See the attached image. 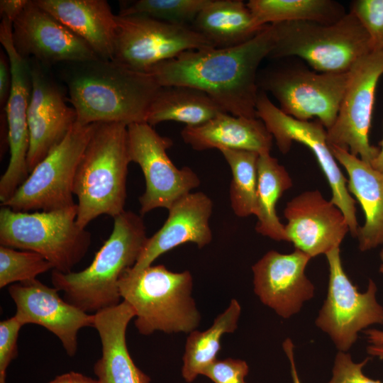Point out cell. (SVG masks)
I'll use <instances>...</instances> for the list:
<instances>
[{"label": "cell", "instance_id": "1", "mask_svg": "<svg viewBox=\"0 0 383 383\" xmlns=\"http://www.w3.org/2000/svg\"><path fill=\"white\" fill-rule=\"evenodd\" d=\"M272 24L250 40L230 48L188 50L148 70L161 86H187L206 93L226 112L256 117L259 67L274 45Z\"/></svg>", "mask_w": 383, "mask_h": 383}, {"label": "cell", "instance_id": "2", "mask_svg": "<svg viewBox=\"0 0 383 383\" xmlns=\"http://www.w3.org/2000/svg\"><path fill=\"white\" fill-rule=\"evenodd\" d=\"M73 64L66 82L77 123L145 122L161 87L152 75L108 60Z\"/></svg>", "mask_w": 383, "mask_h": 383}, {"label": "cell", "instance_id": "3", "mask_svg": "<svg viewBox=\"0 0 383 383\" xmlns=\"http://www.w3.org/2000/svg\"><path fill=\"white\" fill-rule=\"evenodd\" d=\"M113 219L111 235L87 268L77 272H52L53 287L63 292L64 299L86 313L121 303L119 279L135 265L148 238L140 215L124 211Z\"/></svg>", "mask_w": 383, "mask_h": 383}, {"label": "cell", "instance_id": "4", "mask_svg": "<svg viewBox=\"0 0 383 383\" xmlns=\"http://www.w3.org/2000/svg\"><path fill=\"white\" fill-rule=\"evenodd\" d=\"M130 162L127 126L95 123L74 182L79 226L86 228L101 215L114 218L125 211Z\"/></svg>", "mask_w": 383, "mask_h": 383}, {"label": "cell", "instance_id": "5", "mask_svg": "<svg viewBox=\"0 0 383 383\" xmlns=\"http://www.w3.org/2000/svg\"><path fill=\"white\" fill-rule=\"evenodd\" d=\"M118 287L121 299L135 313V326L141 335L189 333L199 326L201 315L192 297L189 271L174 272L163 265L140 271L131 267L120 278Z\"/></svg>", "mask_w": 383, "mask_h": 383}, {"label": "cell", "instance_id": "6", "mask_svg": "<svg viewBox=\"0 0 383 383\" xmlns=\"http://www.w3.org/2000/svg\"><path fill=\"white\" fill-rule=\"evenodd\" d=\"M272 25L275 41L267 58L297 57L318 72H348L373 50L367 33L350 11L331 24L290 21Z\"/></svg>", "mask_w": 383, "mask_h": 383}, {"label": "cell", "instance_id": "7", "mask_svg": "<svg viewBox=\"0 0 383 383\" xmlns=\"http://www.w3.org/2000/svg\"><path fill=\"white\" fill-rule=\"evenodd\" d=\"M77 216V204L62 209L32 213L1 206L0 244L37 252L54 270L71 272L91 244L90 233L79 226Z\"/></svg>", "mask_w": 383, "mask_h": 383}, {"label": "cell", "instance_id": "8", "mask_svg": "<svg viewBox=\"0 0 383 383\" xmlns=\"http://www.w3.org/2000/svg\"><path fill=\"white\" fill-rule=\"evenodd\" d=\"M350 72L321 73L301 65L273 67L258 73L259 89L270 92L279 109L300 121L316 118L326 128L334 123Z\"/></svg>", "mask_w": 383, "mask_h": 383}, {"label": "cell", "instance_id": "9", "mask_svg": "<svg viewBox=\"0 0 383 383\" xmlns=\"http://www.w3.org/2000/svg\"><path fill=\"white\" fill-rule=\"evenodd\" d=\"M94 126L75 123L62 141L35 167L13 196L1 205L23 212L74 206L75 174Z\"/></svg>", "mask_w": 383, "mask_h": 383}, {"label": "cell", "instance_id": "10", "mask_svg": "<svg viewBox=\"0 0 383 383\" xmlns=\"http://www.w3.org/2000/svg\"><path fill=\"white\" fill-rule=\"evenodd\" d=\"M329 280L326 298L316 326L331 338L338 351L348 352L358 333L372 325H383V306L377 299V285L370 279L360 292L343 270L340 248L326 254Z\"/></svg>", "mask_w": 383, "mask_h": 383}, {"label": "cell", "instance_id": "11", "mask_svg": "<svg viewBox=\"0 0 383 383\" xmlns=\"http://www.w3.org/2000/svg\"><path fill=\"white\" fill-rule=\"evenodd\" d=\"M117 28L112 61L148 72L155 65L183 52L214 47L193 28L147 16L116 15Z\"/></svg>", "mask_w": 383, "mask_h": 383}, {"label": "cell", "instance_id": "12", "mask_svg": "<svg viewBox=\"0 0 383 383\" xmlns=\"http://www.w3.org/2000/svg\"><path fill=\"white\" fill-rule=\"evenodd\" d=\"M131 162L137 163L143 173L145 189L139 197L140 214L165 208L167 210L179 199L198 187L200 179L190 167L178 168L167 154L172 140L157 133L146 122L127 126Z\"/></svg>", "mask_w": 383, "mask_h": 383}, {"label": "cell", "instance_id": "13", "mask_svg": "<svg viewBox=\"0 0 383 383\" xmlns=\"http://www.w3.org/2000/svg\"><path fill=\"white\" fill-rule=\"evenodd\" d=\"M256 117L264 123L282 153L289 151L293 141L302 143L311 150L331 189V202L342 211L349 232L357 238L360 226L356 216V201L350 194L348 180L331 152L326 128L317 120L300 121L284 113L260 90L256 103Z\"/></svg>", "mask_w": 383, "mask_h": 383}, {"label": "cell", "instance_id": "14", "mask_svg": "<svg viewBox=\"0 0 383 383\" xmlns=\"http://www.w3.org/2000/svg\"><path fill=\"white\" fill-rule=\"evenodd\" d=\"M383 74V50H374L350 70L337 118L327 130L329 145L347 150L372 164L379 149L370 143L377 82Z\"/></svg>", "mask_w": 383, "mask_h": 383}, {"label": "cell", "instance_id": "15", "mask_svg": "<svg viewBox=\"0 0 383 383\" xmlns=\"http://www.w3.org/2000/svg\"><path fill=\"white\" fill-rule=\"evenodd\" d=\"M0 42L8 55L11 71V87L6 104L10 158L0 179L2 204L13 196L29 175L28 111L32 86L29 60L16 50L12 38V22L5 17H2L0 25Z\"/></svg>", "mask_w": 383, "mask_h": 383}, {"label": "cell", "instance_id": "16", "mask_svg": "<svg viewBox=\"0 0 383 383\" xmlns=\"http://www.w3.org/2000/svg\"><path fill=\"white\" fill-rule=\"evenodd\" d=\"M18 53L45 67L59 62L79 63L100 59L91 47L48 12L28 0L12 23Z\"/></svg>", "mask_w": 383, "mask_h": 383}, {"label": "cell", "instance_id": "17", "mask_svg": "<svg viewBox=\"0 0 383 383\" xmlns=\"http://www.w3.org/2000/svg\"><path fill=\"white\" fill-rule=\"evenodd\" d=\"M29 61L31 96L28 111L30 145L27 156L30 172L62 140L77 121V113L68 106L57 84L34 59Z\"/></svg>", "mask_w": 383, "mask_h": 383}, {"label": "cell", "instance_id": "18", "mask_svg": "<svg viewBox=\"0 0 383 383\" xmlns=\"http://www.w3.org/2000/svg\"><path fill=\"white\" fill-rule=\"evenodd\" d=\"M8 292L16 306L14 316L24 326H41L55 335L67 354L77 352V335L84 327H94V314H89L62 299L58 290L38 279L11 284Z\"/></svg>", "mask_w": 383, "mask_h": 383}, {"label": "cell", "instance_id": "19", "mask_svg": "<svg viewBox=\"0 0 383 383\" xmlns=\"http://www.w3.org/2000/svg\"><path fill=\"white\" fill-rule=\"evenodd\" d=\"M311 257L300 250L265 253L252 267L253 289L261 302L278 316L289 318L313 297L314 286L305 274Z\"/></svg>", "mask_w": 383, "mask_h": 383}, {"label": "cell", "instance_id": "20", "mask_svg": "<svg viewBox=\"0 0 383 383\" xmlns=\"http://www.w3.org/2000/svg\"><path fill=\"white\" fill-rule=\"evenodd\" d=\"M287 242L311 258L340 248L349 226L342 211L318 190L302 192L284 210Z\"/></svg>", "mask_w": 383, "mask_h": 383}, {"label": "cell", "instance_id": "21", "mask_svg": "<svg viewBox=\"0 0 383 383\" xmlns=\"http://www.w3.org/2000/svg\"><path fill=\"white\" fill-rule=\"evenodd\" d=\"M212 211L213 202L204 192H191L179 199L168 209L161 228L148 238L132 270L152 265L161 255L182 244L192 243L199 248L209 245L213 237L209 225Z\"/></svg>", "mask_w": 383, "mask_h": 383}, {"label": "cell", "instance_id": "22", "mask_svg": "<svg viewBox=\"0 0 383 383\" xmlns=\"http://www.w3.org/2000/svg\"><path fill=\"white\" fill-rule=\"evenodd\" d=\"M134 317L133 308L125 301L94 313V328L102 346V355L94 365L100 383H150V377L135 365L126 345L127 327Z\"/></svg>", "mask_w": 383, "mask_h": 383}, {"label": "cell", "instance_id": "23", "mask_svg": "<svg viewBox=\"0 0 383 383\" xmlns=\"http://www.w3.org/2000/svg\"><path fill=\"white\" fill-rule=\"evenodd\" d=\"M33 1L84 40L100 59L112 60L117 22L106 1Z\"/></svg>", "mask_w": 383, "mask_h": 383}, {"label": "cell", "instance_id": "24", "mask_svg": "<svg viewBox=\"0 0 383 383\" xmlns=\"http://www.w3.org/2000/svg\"><path fill=\"white\" fill-rule=\"evenodd\" d=\"M185 143L194 150H245L259 154L270 152L273 137L259 118L235 116L221 113L197 126H185L181 131Z\"/></svg>", "mask_w": 383, "mask_h": 383}, {"label": "cell", "instance_id": "25", "mask_svg": "<svg viewBox=\"0 0 383 383\" xmlns=\"http://www.w3.org/2000/svg\"><path fill=\"white\" fill-rule=\"evenodd\" d=\"M348 175V189L361 204L365 216L357 238L361 251L383 244V174L347 150L329 145Z\"/></svg>", "mask_w": 383, "mask_h": 383}, {"label": "cell", "instance_id": "26", "mask_svg": "<svg viewBox=\"0 0 383 383\" xmlns=\"http://www.w3.org/2000/svg\"><path fill=\"white\" fill-rule=\"evenodd\" d=\"M193 24L194 30L219 48L243 44L264 28L255 26L247 4L241 0H210Z\"/></svg>", "mask_w": 383, "mask_h": 383}, {"label": "cell", "instance_id": "27", "mask_svg": "<svg viewBox=\"0 0 383 383\" xmlns=\"http://www.w3.org/2000/svg\"><path fill=\"white\" fill-rule=\"evenodd\" d=\"M224 112L201 90L187 86H164L150 104L145 122L152 126L170 121L197 126Z\"/></svg>", "mask_w": 383, "mask_h": 383}, {"label": "cell", "instance_id": "28", "mask_svg": "<svg viewBox=\"0 0 383 383\" xmlns=\"http://www.w3.org/2000/svg\"><path fill=\"white\" fill-rule=\"evenodd\" d=\"M292 187V180L285 167L270 152L259 154L255 213L257 219V233L277 241H287L284 226L277 214L276 205Z\"/></svg>", "mask_w": 383, "mask_h": 383}, {"label": "cell", "instance_id": "29", "mask_svg": "<svg viewBox=\"0 0 383 383\" xmlns=\"http://www.w3.org/2000/svg\"><path fill=\"white\" fill-rule=\"evenodd\" d=\"M255 26L290 21H312L331 24L347 13L333 0H250L247 4Z\"/></svg>", "mask_w": 383, "mask_h": 383}, {"label": "cell", "instance_id": "30", "mask_svg": "<svg viewBox=\"0 0 383 383\" xmlns=\"http://www.w3.org/2000/svg\"><path fill=\"white\" fill-rule=\"evenodd\" d=\"M240 313V304L236 299H231L228 306L216 316L211 327L204 331L194 330L189 333L182 368V375L187 382H194L217 359L222 336L237 329Z\"/></svg>", "mask_w": 383, "mask_h": 383}, {"label": "cell", "instance_id": "31", "mask_svg": "<svg viewBox=\"0 0 383 383\" xmlns=\"http://www.w3.org/2000/svg\"><path fill=\"white\" fill-rule=\"evenodd\" d=\"M232 173L229 197L234 213L239 217L255 215L259 153L245 150H220Z\"/></svg>", "mask_w": 383, "mask_h": 383}, {"label": "cell", "instance_id": "32", "mask_svg": "<svg viewBox=\"0 0 383 383\" xmlns=\"http://www.w3.org/2000/svg\"><path fill=\"white\" fill-rule=\"evenodd\" d=\"M210 0H138L123 2L118 16H147L170 23L194 22Z\"/></svg>", "mask_w": 383, "mask_h": 383}, {"label": "cell", "instance_id": "33", "mask_svg": "<svg viewBox=\"0 0 383 383\" xmlns=\"http://www.w3.org/2000/svg\"><path fill=\"white\" fill-rule=\"evenodd\" d=\"M51 269L52 265L37 252L0 246V288L35 279Z\"/></svg>", "mask_w": 383, "mask_h": 383}, {"label": "cell", "instance_id": "34", "mask_svg": "<svg viewBox=\"0 0 383 383\" xmlns=\"http://www.w3.org/2000/svg\"><path fill=\"white\" fill-rule=\"evenodd\" d=\"M350 12L367 33L374 50H383V0H355Z\"/></svg>", "mask_w": 383, "mask_h": 383}, {"label": "cell", "instance_id": "35", "mask_svg": "<svg viewBox=\"0 0 383 383\" xmlns=\"http://www.w3.org/2000/svg\"><path fill=\"white\" fill-rule=\"evenodd\" d=\"M249 367L243 360L226 358L216 359L206 367L201 375L209 378L214 383H246Z\"/></svg>", "mask_w": 383, "mask_h": 383}, {"label": "cell", "instance_id": "36", "mask_svg": "<svg viewBox=\"0 0 383 383\" xmlns=\"http://www.w3.org/2000/svg\"><path fill=\"white\" fill-rule=\"evenodd\" d=\"M368 360L369 358H366L355 362L349 353L338 351L334 360L332 377L328 383H383L364 374L362 368Z\"/></svg>", "mask_w": 383, "mask_h": 383}, {"label": "cell", "instance_id": "37", "mask_svg": "<svg viewBox=\"0 0 383 383\" xmlns=\"http://www.w3.org/2000/svg\"><path fill=\"white\" fill-rule=\"evenodd\" d=\"M22 326L16 316L0 322V376L6 375L9 365L17 357V340Z\"/></svg>", "mask_w": 383, "mask_h": 383}, {"label": "cell", "instance_id": "38", "mask_svg": "<svg viewBox=\"0 0 383 383\" xmlns=\"http://www.w3.org/2000/svg\"><path fill=\"white\" fill-rule=\"evenodd\" d=\"M11 87V71L6 52L0 55V103L6 105Z\"/></svg>", "mask_w": 383, "mask_h": 383}, {"label": "cell", "instance_id": "39", "mask_svg": "<svg viewBox=\"0 0 383 383\" xmlns=\"http://www.w3.org/2000/svg\"><path fill=\"white\" fill-rule=\"evenodd\" d=\"M28 0H1L0 13L2 17H5L13 22L22 12Z\"/></svg>", "mask_w": 383, "mask_h": 383}, {"label": "cell", "instance_id": "40", "mask_svg": "<svg viewBox=\"0 0 383 383\" xmlns=\"http://www.w3.org/2000/svg\"><path fill=\"white\" fill-rule=\"evenodd\" d=\"M294 344L290 338H287L283 343V349L287 355L291 366V373L293 383H301L298 376L294 355Z\"/></svg>", "mask_w": 383, "mask_h": 383}, {"label": "cell", "instance_id": "41", "mask_svg": "<svg viewBox=\"0 0 383 383\" xmlns=\"http://www.w3.org/2000/svg\"><path fill=\"white\" fill-rule=\"evenodd\" d=\"M365 333L370 344L383 343V331L378 329H366Z\"/></svg>", "mask_w": 383, "mask_h": 383}, {"label": "cell", "instance_id": "42", "mask_svg": "<svg viewBox=\"0 0 383 383\" xmlns=\"http://www.w3.org/2000/svg\"><path fill=\"white\" fill-rule=\"evenodd\" d=\"M70 374L73 383H100L98 379H94L79 372H70Z\"/></svg>", "mask_w": 383, "mask_h": 383}, {"label": "cell", "instance_id": "43", "mask_svg": "<svg viewBox=\"0 0 383 383\" xmlns=\"http://www.w3.org/2000/svg\"><path fill=\"white\" fill-rule=\"evenodd\" d=\"M381 148L371 165L383 174V138L380 143Z\"/></svg>", "mask_w": 383, "mask_h": 383}, {"label": "cell", "instance_id": "44", "mask_svg": "<svg viewBox=\"0 0 383 383\" xmlns=\"http://www.w3.org/2000/svg\"><path fill=\"white\" fill-rule=\"evenodd\" d=\"M367 352L369 355L383 359V343L370 344L367 347Z\"/></svg>", "mask_w": 383, "mask_h": 383}, {"label": "cell", "instance_id": "45", "mask_svg": "<svg viewBox=\"0 0 383 383\" xmlns=\"http://www.w3.org/2000/svg\"><path fill=\"white\" fill-rule=\"evenodd\" d=\"M49 383H73L70 372L57 376Z\"/></svg>", "mask_w": 383, "mask_h": 383}, {"label": "cell", "instance_id": "46", "mask_svg": "<svg viewBox=\"0 0 383 383\" xmlns=\"http://www.w3.org/2000/svg\"><path fill=\"white\" fill-rule=\"evenodd\" d=\"M0 383H6V375L0 376Z\"/></svg>", "mask_w": 383, "mask_h": 383}, {"label": "cell", "instance_id": "47", "mask_svg": "<svg viewBox=\"0 0 383 383\" xmlns=\"http://www.w3.org/2000/svg\"><path fill=\"white\" fill-rule=\"evenodd\" d=\"M379 256L383 264V249L381 250Z\"/></svg>", "mask_w": 383, "mask_h": 383}, {"label": "cell", "instance_id": "48", "mask_svg": "<svg viewBox=\"0 0 383 383\" xmlns=\"http://www.w3.org/2000/svg\"><path fill=\"white\" fill-rule=\"evenodd\" d=\"M379 272L383 274V264H382L379 267Z\"/></svg>", "mask_w": 383, "mask_h": 383}]
</instances>
